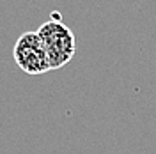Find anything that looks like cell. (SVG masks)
Instances as JSON below:
<instances>
[{"mask_svg": "<svg viewBox=\"0 0 156 154\" xmlns=\"http://www.w3.org/2000/svg\"><path fill=\"white\" fill-rule=\"evenodd\" d=\"M14 60L21 71L27 75H44L50 71V62L46 51L41 44L37 32H25L21 34L12 50Z\"/></svg>", "mask_w": 156, "mask_h": 154, "instance_id": "cell-2", "label": "cell"}, {"mask_svg": "<svg viewBox=\"0 0 156 154\" xmlns=\"http://www.w3.org/2000/svg\"><path fill=\"white\" fill-rule=\"evenodd\" d=\"M41 44L46 51L50 62V69H60L75 57L76 51V41L73 30L66 27L58 19L44 21L37 30Z\"/></svg>", "mask_w": 156, "mask_h": 154, "instance_id": "cell-1", "label": "cell"}]
</instances>
